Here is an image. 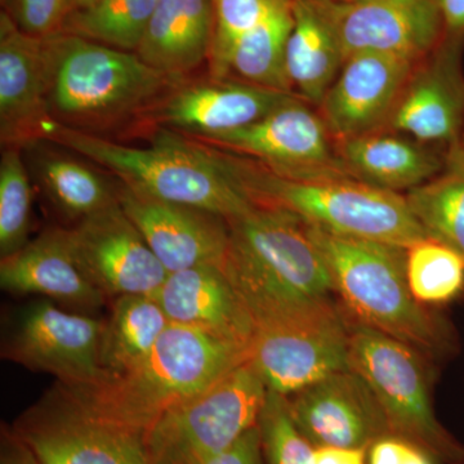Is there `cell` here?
Returning a JSON list of instances; mask_svg holds the SVG:
<instances>
[{"label":"cell","mask_w":464,"mask_h":464,"mask_svg":"<svg viewBox=\"0 0 464 464\" xmlns=\"http://www.w3.org/2000/svg\"><path fill=\"white\" fill-rule=\"evenodd\" d=\"M227 222L230 246L222 268L256 331L341 310L331 274L297 216L256 206Z\"/></svg>","instance_id":"1"},{"label":"cell","mask_w":464,"mask_h":464,"mask_svg":"<svg viewBox=\"0 0 464 464\" xmlns=\"http://www.w3.org/2000/svg\"><path fill=\"white\" fill-rule=\"evenodd\" d=\"M248 359V347L221 335L170 323L146 359L91 386L58 389L88 413L148 431L170 408L199 395Z\"/></svg>","instance_id":"2"},{"label":"cell","mask_w":464,"mask_h":464,"mask_svg":"<svg viewBox=\"0 0 464 464\" xmlns=\"http://www.w3.org/2000/svg\"><path fill=\"white\" fill-rule=\"evenodd\" d=\"M203 145L222 172L256 206L286 210L306 225L340 237L405 249L427 237L405 195L353 179H286L252 159Z\"/></svg>","instance_id":"3"},{"label":"cell","mask_w":464,"mask_h":464,"mask_svg":"<svg viewBox=\"0 0 464 464\" xmlns=\"http://www.w3.org/2000/svg\"><path fill=\"white\" fill-rule=\"evenodd\" d=\"M39 141L57 143L90 159L114 173L121 186L152 199L198 208L227 221L256 207L203 143L170 130H159L151 148H134L51 119Z\"/></svg>","instance_id":"4"},{"label":"cell","mask_w":464,"mask_h":464,"mask_svg":"<svg viewBox=\"0 0 464 464\" xmlns=\"http://www.w3.org/2000/svg\"><path fill=\"white\" fill-rule=\"evenodd\" d=\"M52 54V119L75 130H94L145 116L186 78L164 74L134 52L115 50L57 33L47 36Z\"/></svg>","instance_id":"5"},{"label":"cell","mask_w":464,"mask_h":464,"mask_svg":"<svg viewBox=\"0 0 464 464\" xmlns=\"http://www.w3.org/2000/svg\"><path fill=\"white\" fill-rule=\"evenodd\" d=\"M304 226L350 317L404 342L426 357L441 353L447 333L411 293L405 248Z\"/></svg>","instance_id":"6"},{"label":"cell","mask_w":464,"mask_h":464,"mask_svg":"<svg viewBox=\"0 0 464 464\" xmlns=\"http://www.w3.org/2000/svg\"><path fill=\"white\" fill-rule=\"evenodd\" d=\"M424 357L404 342L350 317V371L374 393L392 435L435 459L458 463L463 449L436 418Z\"/></svg>","instance_id":"7"},{"label":"cell","mask_w":464,"mask_h":464,"mask_svg":"<svg viewBox=\"0 0 464 464\" xmlns=\"http://www.w3.org/2000/svg\"><path fill=\"white\" fill-rule=\"evenodd\" d=\"M267 387L248 360L179 402L143 435L150 464H201L258 424Z\"/></svg>","instance_id":"8"},{"label":"cell","mask_w":464,"mask_h":464,"mask_svg":"<svg viewBox=\"0 0 464 464\" xmlns=\"http://www.w3.org/2000/svg\"><path fill=\"white\" fill-rule=\"evenodd\" d=\"M192 140L252 159L286 179H351L322 116L298 96L248 127Z\"/></svg>","instance_id":"9"},{"label":"cell","mask_w":464,"mask_h":464,"mask_svg":"<svg viewBox=\"0 0 464 464\" xmlns=\"http://www.w3.org/2000/svg\"><path fill=\"white\" fill-rule=\"evenodd\" d=\"M14 432L38 464H150L142 433L88 413L58 387Z\"/></svg>","instance_id":"10"},{"label":"cell","mask_w":464,"mask_h":464,"mask_svg":"<svg viewBox=\"0 0 464 464\" xmlns=\"http://www.w3.org/2000/svg\"><path fill=\"white\" fill-rule=\"evenodd\" d=\"M103 331L102 320L61 310L44 299L21 311L3 355L32 371L54 375L63 386H91L105 378L100 360Z\"/></svg>","instance_id":"11"},{"label":"cell","mask_w":464,"mask_h":464,"mask_svg":"<svg viewBox=\"0 0 464 464\" xmlns=\"http://www.w3.org/2000/svg\"><path fill=\"white\" fill-rule=\"evenodd\" d=\"M331 26L344 61L383 53L420 63L444 39L438 0H313Z\"/></svg>","instance_id":"12"},{"label":"cell","mask_w":464,"mask_h":464,"mask_svg":"<svg viewBox=\"0 0 464 464\" xmlns=\"http://www.w3.org/2000/svg\"><path fill=\"white\" fill-rule=\"evenodd\" d=\"M350 316L343 307L308 322L257 329L248 362L268 391L290 396L350 371Z\"/></svg>","instance_id":"13"},{"label":"cell","mask_w":464,"mask_h":464,"mask_svg":"<svg viewBox=\"0 0 464 464\" xmlns=\"http://www.w3.org/2000/svg\"><path fill=\"white\" fill-rule=\"evenodd\" d=\"M85 276L106 295H154L168 271L121 203L66 228Z\"/></svg>","instance_id":"14"},{"label":"cell","mask_w":464,"mask_h":464,"mask_svg":"<svg viewBox=\"0 0 464 464\" xmlns=\"http://www.w3.org/2000/svg\"><path fill=\"white\" fill-rule=\"evenodd\" d=\"M295 96L234 76L183 79L142 119L160 130L203 139L248 127Z\"/></svg>","instance_id":"15"},{"label":"cell","mask_w":464,"mask_h":464,"mask_svg":"<svg viewBox=\"0 0 464 464\" xmlns=\"http://www.w3.org/2000/svg\"><path fill=\"white\" fill-rule=\"evenodd\" d=\"M462 42L444 35L431 54L415 63L387 130L448 149L458 141L464 121Z\"/></svg>","instance_id":"16"},{"label":"cell","mask_w":464,"mask_h":464,"mask_svg":"<svg viewBox=\"0 0 464 464\" xmlns=\"http://www.w3.org/2000/svg\"><path fill=\"white\" fill-rule=\"evenodd\" d=\"M293 420L315 448L365 449L393 436L374 393L353 371L286 396Z\"/></svg>","instance_id":"17"},{"label":"cell","mask_w":464,"mask_h":464,"mask_svg":"<svg viewBox=\"0 0 464 464\" xmlns=\"http://www.w3.org/2000/svg\"><path fill=\"white\" fill-rule=\"evenodd\" d=\"M52 54L47 36L21 30L0 14V137L7 148L39 141L51 121Z\"/></svg>","instance_id":"18"},{"label":"cell","mask_w":464,"mask_h":464,"mask_svg":"<svg viewBox=\"0 0 464 464\" xmlns=\"http://www.w3.org/2000/svg\"><path fill=\"white\" fill-rule=\"evenodd\" d=\"M415 63L372 52L348 57L316 108L334 141L386 130Z\"/></svg>","instance_id":"19"},{"label":"cell","mask_w":464,"mask_h":464,"mask_svg":"<svg viewBox=\"0 0 464 464\" xmlns=\"http://www.w3.org/2000/svg\"><path fill=\"white\" fill-rule=\"evenodd\" d=\"M119 203L168 273L201 265L224 267L230 226L207 210L152 199L121 186Z\"/></svg>","instance_id":"20"},{"label":"cell","mask_w":464,"mask_h":464,"mask_svg":"<svg viewBox=\"0 0 464 464\" xmlns=\"http://www.w3.org/2000/svg\"><path fill=\"white\" fill-rule=\"evenodd\" d=\"M0 286L14 295H41L90 315L106 297L72 255L66 228H52L0 262Z\"/></svg>","instance_id":"21"},{"label":"cell","mask_w":464,"mask_h":464,"mask_svg":"<svg viewBox=\"0 0 464 464\" xmlns=\"http://www.w3.org/2000/svg\"><path fill=\"white\" fill-rule=\"evenodd\" d=\"M152 298L170 323L204 329L246 347L255 335L252 317L219 266L169 273Z\"/></svg>","instance_id":"22"},{"label":"cell","mask_w":464,"mask_h":464,"mask_svg":"<svg viewBox=\"0 0 464 464\" xmlns=\"http://www.w3.org/2000/svg\"><path fill=\"white\" fill-rule=\"evenodd\" d=\"M335 150L351 179L398 194L431 181L447 167V154L387 130L337 140Z\"/></svg>","instance_id":"23"},{"label":"cell","mask_w":464,"mask_h":464,"mask_svg":"<svg viewBox=\"0 0 464 464\" xmlns=\"http://www.w3.org/2000/svg\"><path fill=\"white\" fill-rule=\"evenodd\" d=\"M213 30L212 0H159L136 53L164 74L188 78L208 63Z\"/></svg>","instance_id":"24"},{"label":"cell","mask_w":464,"mask_h":464,"mask_svg":"<svg viewBox=\"0 0 464 464\" xmlns=\"http://www.w3.org/2000/svg\"><path fill=\"white\" fill-rule=\"evenodd\" d=\"M292 11L295 24L286 45V70L295 93L317 108L340 74L344 57L313 0H292Z\"/></svg>","instance_id":"25"},{"label":"cell","mask_w":464,"mask_h":464,"mask_svg":"<svg viewBox=\"0 0 464 464\" xmlns=\"http://www.w3.org/2000/svg\"><path fill=\"white\" fill-rule=\"evenodd\" d=\"M170 322L151 295L114 298L111 316L101 341L105 378L124 373L148 357ZM103 378V380H105Z\"/></svg>","instance_id":"26"},{"label":"cell","mask_w":464,"mask_h":464,"mask_svg":"<svg viewBox=\"0 0 464 464\" xmlns=\"http://www.w3.org/2000/svg\"><path fill=\"white\" fill-rule=\"evenodd\" d=\"M293 24L292 0H280L237 43L230 76L267 90L295 94L286 70V45Z\"/></svg>","instance_id":"27"},{"label":"cell","mask_w":464,"mask_h":464,"mask_svg":"<svg viewBox=\"0 0 464 464\" xmlns=\"http://www.w3.org/2000/svg\"><path fill=\"white\" fill-rule=\"evenodd\" d=\"M159 0H100L67 14L60 33L134 52L141 44Z\"/></svg>","instance_id":"28"},{"label":"cell","mask_w":464,"mask_h":464,"mask_svg":"<svg viewBox=\"0 0 464 464\" xmlns=\"http://www.w3.org/2000/svg\"><path fill=\"white\" fill-rule=\"evenodd\" d=\"M405 199L427 237L445 244L464 261V166L449 163L444 172Z\"/></svg>","instance_id":"29"},{"label":"cell","mask_w":464,"mask_h":464,"mask_svg":"<svg viewBox=\"0 0 464 464\" xmlns=\"http://www.w3.org/2000/svg\"><path fill=\"white\" fill-rule=\"evenodd\" d=\"M39 179L51 200L79 221L119 204V191L81 161L47 157L39 163Z\"/></svg>","instance_id":"30"},{"label":"cell","mask_w":464,"mask_h":464,"mask_svg":"<svg viewBox=\"0 0 464 464\" xmlns=\"http://www.w3.org/2000/svg\"><path fill=\"white\" fill-rule=\"evenodd\" d=\"M406 274L411 293L422 304L451 301L464 288L463 258L431 237L406 249Z\"/></svg>","instance_id":"31"},{"label":"cell","mask_w":464,"mask_h":464,"mask_svg":"<svg viewBox=\"0 0 464 464\" xmlns=\"http://www.w3.org/2000/svg\"><path fill=\"white\" fill-rule=\"evenodd\" d=\"M32 186L18 148H7L0 160V256L7 257L29 243Z\"/></svg>","instance_id":"32"},{"label":"cell","mask_w":464,"mask_h":464,"mask_svg":"<svg viewBox=\"0 0 464 464\" xmlns=\"http://www.w3.org/2000/svg\"><path fill=\"white\" fill-rule=\"evenodd\" d=\"M215 14L208 69L213 78H230L231 61L240 39L257 26L280 0H212Z\"/></svg>","instance_id":"33"},{"label":"cell","mask_w":464,"mask_h":464,"mask_svg":"<svg viewBox=\"0 0 464 464\" xmlns=\"http://www.w3.org/2000/svg\"><path fill=\"white\" fill-rule=\"evenodd\" d=\"M258 430L264 464H314L316 448L293 420L286 396L268 391Z\"/></svg>","instance_id":"34"},{"label":"cell","mask_w":464,"mask_h":464,"mask_svg":"<svg viewBox=\"0 0 464 464\" xmlns=\"http://www.w3.org/2000/svg\"><path fill=\"white\" fill-rule=\"evenodd\" d=\"M7 14L24 32L45 38L60 33L69 0H7Z\"/></svg>","instance_id":"35"},{"label":"cell","mask_w":464,"mask_h":464,"mask_svg":"<svg viewBox=\"0 0 464 464\" xmlns=\"http://www.w3.org/2000/svg\"><path fill=\"white\" fill-rule=\"evenodd\" d=\"M201 464H264L258 424L241 436L232 447Z\"/></svg>","instance_id":"36"},{"label":"cell","mask_w":464,"mask_h":464,"mask_svg":"<svg viewBox=\"0 0 464 464\" xmlns=\"http://www.w3.org/2000/svg\"><path fill=\"white\" fill-rule=\"evenodd\" d=\"M0 464H38L32 451L17 438L14 430H3Z\"/></svg>","instance_id":"37"},{"label":"cell","mask_w":464,"mask_h":464,"mask_svg":"<svg viewBox=\"0 0 464 464\" xmlns=\"http://www.w3.org/2000/svg\"><path fill=\"white\" fill-rule=\"evenodd\" d=\"M365 449L316 448L314 464H366Z\"/></svg>","instance_id":"38"},{"label":"cell","mask_w":464,"mask_h":464,"mask_svg":"<svg viewBox=\"0 0 464 464\" xmlns=\"http://www.w3.org/2000/svg\"><path fill=\"white\" fill-rule=\"evenodd\" d=\"M445 35L464 38V0H438Z\"/></svg>","instance_id":"39"},{"label":"cell","mask_w":464,"mask_h":464,"mask_svg":"<svg viewBox=\"0 0 464 464\" xmlns=\"http://www.w3.org/2000/svg\"><path fill=\"white\" fill-rule=\"evenodd\" d=\"M398 464H435V458L423 449L406 442Z\"/></svg>","instance_id":"40"},{"label":"cell","mask_w":464,"mask_h":464,"mask_svg":"<svg viewBox=\"0 0 464 464\" xmlns=\"http://www.w3.org/2000/svg\"><path fill=\"white\" fill-rule=\"evenodd\" d=\"M447 161L449 163L460 164L464 166V121L462 130H460L459 139L447 151Z\"/></svg>","instance_id":"41"},{"label":"cell","mask_w":464,"mask_h":464,"mask_svg":"<svg viewBox=\"0 0 464 464\" xmlns=\"http://www.w3.org/2000/svg\"><path fill=\"white\" fill-rule=\"evenodd\" d=\"M97 2H100V0H69V14H67L91 7V5H96Z\"/></svg>","instance_id":"42"},{"label":"cell","mask_w":464,"mask_h":464,"mask_svg":"<svg viewBox=\"0 0 464 464\" xmlns=\"http://www.w3.org/2000/svg\"><path fill=\"white\" fill-rule=\"evenodd\" d=\"M334 2H353V0H334Z\"/></svg>","instance_id":"43"}]
</instances>
